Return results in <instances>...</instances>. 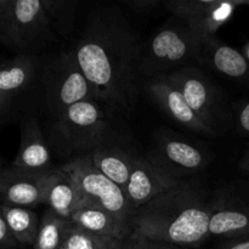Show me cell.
<instances>
[{
  "mask_svg": "<svg viewBox=\"0 0 249 249\" xmlns=\"http://www.w3.org/2000/svg\"><path fill=\"white\" fill-rule=\"evenodd\" d=\"M243 53H245L246 57H247V60L249 61V43L245 46V49H243Z\"/></svg>",
  "mask_w": 249,
  "mask_h": 249,
  "instance_id": "30",
  "label": "cell"
},
{
  "mask_svg": "<svg viewBox=\"0 0 249 249\" xmlns=\"http://www.w3.org/2000/svg\"><path fill=\"white\" fill-rule=\"evenodd\" d=\"M61 169L67 173L82 191L84 198L99 204L119 221L122 226L131 232V211L125 191L111 179L102 174L87 156L78 157L66 163Z\"/></svg>",
  "mask_w": 249,
  "mask_h": 249,
  "instance_id": "8",
  "label": "cell"
},
{
  "mask_svg": "<svg viewBox=\"0 0 249 249\" xmlns=\"http://www.w3.org/2000/svg\"><path fill=\"white\" fill-rule=\"evenodd\" d=\"M147 88L162 111L182 128L204 136H216L219 134L197 116L180 90L165 75L148 79Z\"/></svg>",
  "mask_w": 249,
  "mask_h": 249,
  "instance_id": "12",
  "label": "cell"
},
{
  "mask_svg": "<svg viewBox=\"0 0 249 249\" xmlns=\"http://www.w3.org/2000/svg\"><path fill=\"white\" fill-rule=\"evenodd\" d=\"M174 18L140 46L138 71L148 79L172 74L198 60L201 39L181 19Z\"/></svg>",
  "mask_w": 249,
  "mask_h": 249,
  "instance_id": "4",
  "label": "cell"
},
{
  "mask_svg": "<svg viewBox=\"0 0 249 249\" xmlns=\"http://www.w3.org/2000/svg\"><path fill=\"white\" fill-rule=\"evenodd\" d=\"M38 100L53 123L73 105L96 100L74 51H65L44 65Z\"/></svg>",
  "mask_w": 249,
  "mask_h": 249,
  "instance_id": "5",
  "label": "cell"
},
{
  "mask_svg": "<svg viewBox=\"0 0 249 249\" xmlns=\"http://www.w3.org/2000/svg\"><path fill=\"white\" fill-rule=\"evenodd\" d=\"M114 249H185L170 243L151 240L140 233L131 231Z\"/></svg>",
  "mask_w": 249,
  "mask_h": 249,
  "instance_id": "24",
  "label": "cell"
},
{
  "mask_svg": "<svg viewBox=\"0 0 249 249\" xmlns=\"http://www.w3.org/2000/svg\"><path fill=\"white\" fill-rule=\"evenodd\" d=\"M220 249H249V236L236 238V240H230L229 242L224 243Z\"/></svg>",
  "mask_w": 249,
  "mask_h": 249,
  "instance_id": "28",
  "label": "cell"
},
{
  "mask_svg": "<svg viewBox=\"0 0 249 249\" xmlns=\"http://www.w3.org/2000/svg\"><path fill=\"white\" fill-rule=\"evenodd\" d=\"M129 7H131V10L138 12H147L152 11L155 7H157L158 1L155 0H133V1L125 2Z\"/></svg>",
  "mask_w": 249,
  "mask_h": 249,
  "instance_id": "27",
  "label": "cell"
},
{
  "mask_svg": "<svg viewBox=\"0 0 249 249\" xmlns=\"http://www.w3.org/2000/svg\"><path fill=\"white\" fill-rule=\"evenodd\" d=\"M238 167H240V169L245 170V172H249V148L243 153L242 158L238 163Z\"/></svg>",
  "mask_w": 249,
  "mask_h": 249,
  "instance_id": "29",
  "label": "cell"
},
{
  "mask_svg": "<svg viewBox=\"0 0 249 249\" xmlns=\"http://www.w3.org/2000/svg\"><path fill=\"white\" fill-rule=\"evenodd\" d=\"M0 246L1 249H16L19 246L2 216H0Z\"/></svg>",
  "mask_w": 249,
  "mask_h": 249,
  "instance_id": "26",
  "label": "cell"
},
{
  "mask_svg": "<svg viewBox=\"0 0 249 249\" xmlns=\"http://www.w3.org/2000/svg\"><path fill=\"white\" fill-rule=\"evenodd\" d=\"M209 236L236 240L249 236V204L220 199L212 204Z\"/></svg>",
  "mask_w": 249,
  "mask_h": 249,
  "instance_id": "18",
  "label": "cell"
},
{
  "mask_svg": "<svg viewBox=\"0 0 249 249\" xmlns=\"http://www.w3.org/2000/svg\"><path fill=\"white\" fill-rule=\"evenodd\" d=\"M71 221L82 230L113 242L114 245L121 243L130 233L112 214L88 198H83Z\"/></svg>",
  "mask_w": 249,
  "mask_h": 249,
  "instance_id": "17",
  "label": "cell"
},
{
  "mask_svg": "<svg viewBox=\"0 0 249 249\" xmlns=\"http://www.w3.org/2000/svg\"><path fill=\"white\" fill-rule=\"evenodd\" d=\"M181 179L168 172L155 158L134 157L125 195L134 214L160 195L181 184Z\"/></svg>",
  "mask_w": 249,
  "mask_h": 249,
  "instance_id": "11",
  "label": "cell"
},
{
  "mask_svg": "<svg viewBox=\"0 0 249 249\" xmlns=\"http://www.w3.org/2000/svg\"><path fill=\"white\" fill-rule=\"evenodd\" d=\"M44 65L36 55H17L2 62L0 70V118L14 121L29 104L39 99Z\"/></svg>",
  "mask_w": 249,
  "mask_h": 249,
  "instance_id": "7",
  "label": "cell"
},
{
  "mask_svg": "<svg viewBox=\"0 0 249 249\" xmlns=\"http://www.w3.org/2000/svg\"><path fill=\"white\" fill-rule=\"evenodd\" d=\"M11 167L34 173L53 169L50 146L46 142L38 118L33 114L27 116L22 123L21 142Z\"/></svg>",
  "mask_w": 249,
  "mask_h": 249,
  "instance_id": "14",
  "label": "cell"
},
{
  "mask_svg": "<svg viewBox=\"0 0 249 249\" xmlns=\"http://www.w3.org/2000/svg\"><path fill=\"white\" fill-rule=\"evenodd\" d=\"M152 158L179 179L203 169L207 164V156L197 146L168 134L158 138L157 152Z\"/></svg>",
  "mask_w": 249,
  "mask_h": 249,
  "instance_id": "15",
  "label": "cell"
},
{
  "mask_svg": "<svg viewBox=\"0 0 249 249\" xmlns=\"http://www.w3.org/2000/svg\"><path fill=\"white\" fill-rule=\"evenodd\" d=\"M53 140L65 152H91L107 133L105 109L96 100L78 102L53 123Z\"/></svg>",
  "mask_w": 249,
  "mask_h": 249,
  "instance_id": "6",
  "label": "cell"
},
{
  "mask_svg": "<svg viewBox=\"0 0 249 249\" xmlns=\"http://www.w3.org/2000/svg\"><path fill=\"white\" fill-rule=\"evenodd\" d=\"M92 164L125 191L131 174L134 156L117 147L100 146L88 153Z\"/></svg>",
  "mask_w": 249,
  "mask_h": 249,
  "instance_id": "20",
  "label": "cell"
},
{
  "mask_svg": "<svg viewBox=\"0 0 249 249\" xmlns=\"http://www.w3.org/2000/svg\"><path fill=\"white\" fill-rule=\"evenodd\" d=\"M75 2L0 0V40L18 55H36L73 29Z\"/></svg>",
  "mask_w": 249,
  "mask_h": 249,
  "instance_id": "3",
  "label": "cell"
},
{
  "mask_svg": "<svg viewBox=\"0 0 249 249\" xmlns=\"http://www.w3.org/2000/svg\"><path fill=\"white\" fill-rule=\"evenodd\" d=\"M0 216H2L6 221L7 226L19 245L33 247L36 235H38L39 224H40L38 216L33 211L29 208H22V207L1 204Z\"/></svg>",
  "mask_w": 249,
  "mask_h": 249,
  "instance_id": "21",
  "label": "cell"
},
{
  "mask_svg": "<svg viewBox=\"0 0 249 249\" xmlns=\"http://www.w3.org/2000/svg\"><path fill=\"white\" fill-rule=\"evenodd\" d=\"M212 204L191 184L160 195L136 212L131 230L178 247H197L209 237Z\"/></svg>",
  "mask_w": 249,
  "mask_h": 249,
  "instance_id": "2",
  "label": "cell"
},
{
  "mask_svg": "<svg viewBox=\"0 0 249 249\" xmlns=\"http://www.w3.org/2000/svg\"><path fill=\"white\" fill-rule=\"evenodd\" d=\"M82 191L74 180L61 168L51 169L46 175L44 204L57 215L71 220L73 213L83 201Z\"/></svg>",
  "mask_w": 249,
  "mask_h": 249,
  "instance_id": "19",
  "label": "cell"
},
{
  "mask_svg": "<svg viewBox=\"0 0 249 249\" xmlns=\"http://www.w3.org/2000/svg\"><path fill=\"white\" fill-rule=\"evenodd\" d=\"M242 4L243 5H248V6H249V1H242Z\"/></svg>",
  "mask_w": 249,
  "mask_h": 249,
  "instance_id": "31",
  "label": "cell"
},
{
  "mask_svg": "<svg viewBox=\"0 0 249 249\" xmlns=\"http://www.w3.org/2000/svg\"><path fill=\"white\" fill-rule=\"evenodd\" d=\"M96 100L111 113H126L138 96L140 46L117 5L91 10L73 50Z\"/></svg>",
  "mask_w": 249,
  "mask_h": 249,
  "instance_id": "1",
  "label": "cell"
},
{
  "mask_svg": "<svg viewBox=\"0 0 249 249\" xmlns=\"http://www.w3.org/2000/svg\"><path fill=\"white\" fill-rule=\"evenodd\" d=\"M73 224L50 209L43 214L33 249H61L65 245Z\"/></svg>",
  "mask_w": 249,
  "mask_h": 249,
  "instance_id": "22",
  "label": "cell"
},
{
  "mask_svg": "<svg viewBox=\"0 0 249 249\" xmlns=\"http://www.w3.org/2000/svg\"><path fill=\"white\" fill-rule=\"evenodd\" d=\"M185 97L197 116L213 130L229 119L224 97L212 80L195 66H186L172 74L165 75Z\"/></svg>",
  "mask_w": 249,
  "mask_h": 249,
  "instance_id": "9",
  "label": "cell"
},
{
  "mask_svg": "<svg viewBox=\"0 0 249 249\" xmlns=\"http://www.w3.org/2000/svg\"><path fill=\"white\" fill-rule=\"evenodd\" d=\"M46 175L48 172H26L11 165L5 168L0 175L2 204L22 208L44 204Z\"/></svg>",
  "mask_w": 249,
  "mask_h": 249,
  "instance_id": "13",
  "label": "cell"
},
{
  "mask_svg": "<svg viewBox=\"0 0 249 249\" xmlns=\"http://www.w3.org/2000/svg\"><path fill=\"white\" fill-rule=\"evenodd\" d=\"M242 1L224 0H173L167 10L181 19L199 39L215 36V33L231 19Z\"/></svg>",
  "mask_w": 249,
  "mask_h": 249,
  "instance_id": "10",
  "label": "cell"
},
{
  "mask_svg": "<svg viewBox=\"0 0 249 249\" xmlns=\"http://www.w3.org/2000/svg\"><path fill=\"white\" fill-rule=\"evenodd\" d=\"M118 245H114L113 242H109L99 236L91 235L73 225L65 245L61 249H114Z\"/></svg>",
  "mask_w": 249,
  "mask_h": 249,
  "instance_id": "23",
  "label": "cell"
},
{
  "mask_svg": "<svg viewBox=\"0 0 249 249\" xmlns=\"http://www.w3.org/2000/svg\"><path fill=\"white\" fill-rule=\"evenodd\" d=\"M235 124L241 134L249 136V100L235 107Z\"/></svg>",
  "mask_w": 249,
  "mask_h": 249,
  "instance_id": "25",
  "label": "cell"
},
{
  "mask_svg": "<svg viewBox=\"0 0 249 249\" xmlns=\"http://www.w3.org/2000/svg\"><path fill=\"white\" fill-rule=\"evenodd\" d=\"M198 61L226 77L249 79V61L245 53L221 43L215 36L201 39Z\"/></svg>",
  "mask_w": 249,
  "mask_h": 249,
  "instance_id": "16",
  "label": "cell"
}]
</instances>
